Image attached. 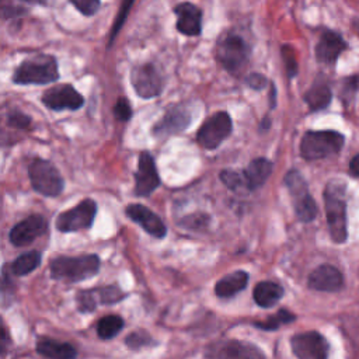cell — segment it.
<instances>
[{"label": "cell", "mask_w": 359, "mask_h": 359, "mask_svg": "<svg viewBox=\"0 0 359 359\" xmlns=\"http://www.w3.org/2000/svg\"><path fill=\"white\" fill-rule=\"evenodd\" d=\"M283 296V287L272 280H262L255 285L252 297L254 302L262 307V309H269L275 306Z\"/></svg>", "instance_id": "obj_25"}, {"label": "cell", "mask_w": 359, "mask_h": 359, "mask_svg": "<svg viewBox=\"0 0 359 359\" xmlns=\"http://www.w3.org/2000/svg\"><path fill=\"white\" fill-rule=\"evenodd\" d=\"M345 48L346 42L338 32L325 29L316 45V59L323 65H335Z\"/></svg>", "instance_id": "obj_20"}, {"label": "cell", "mask_w": 359, "mask_h": 359, "mask_svg": "<svg viewBox=\"0 0 359 359\" xmlns=\"http://www.w3.org/2000/svg\"><path fill=\"white\" fill-rule=\"evenodd\" d=\"M28 178L35 192L43 196H57L65 189V180L59 170L49 161L35 157L28 164Z\"/></svg>", "instance_id": "obj_6"}, {"label": "cell", "mask_w": 359, "mask_h": 359, "mask_svg": "<svg viewBox=\"0 0 359 359\" xmlns=\"http://www.w3.org/2000/svg\"><path fill=\"white\" fill-rule=\"evenodd\" d=\"M123 328L122 317L116 314H109L102 317L97 324V334L101 339H112Z\"/></svg>", "instance_id": "obj_28"}, {"label": "cell", "mask_w": 359, "mask_h": 359, "mask_svg": "<svg viewBox=\"0 0 359 359\" xmlns=\"http://www.w3.org/2000/svg\"><path fill=\"white\" fill-rule=\"evenodd\" d=\"M209 224V216L205 213H195L184 217L181 222V226L187 229H202Z\"/></svg>", "instance_id": "obj_37"}, {"label": "cell", "mask_w": 359, "mask_h": 359, "mask_svg": "<svg viewBox=\"0 0 359 359\" xmlns=\"http://www.w3.org/2000/svg\"><path fill=\"white\" fill-rule=\"evenodd\" d=\"M248 278L250 275L245 271H234L217 280L215 285V293L217 297H231L241 292L247 285H248Z\"/></svg>", "instance_id": "obj_23"}, {"label": "cell", "mask_w": 359, "mask_h": 359, "mask_svg": "<svg viewBox=\"0 0 359 359\" xmlns=\"http://www.w3.org/2000/svg\"><path fill=\"white\" fill-rule=\"evenodd\" d=\"M269 86H271V94H269L271 104H269V107L273 109V108H275V105H276V88H275L273 83H269Z\"/></svg>", "instance_id": "obj_43"}, {"label": "cell", "mask_w": 359, "mask_h": 359, "mask_svg": "<svg viewBox=\"0 0 359 359\" xmlns=\"http://www.w3.org/2000/svg\"><path fill=\"white\" fill-rule=\"evenodd\" d=\"M133 177L136 196H149L160 187V175L154 158L149 151H142L139 154L137 170Z\"/></svg>", "instance_id": "obj_15"}, {"label": "cell", "mask_w": 359, "mask_h": 359, "mask_svg": "<svg viewBox=\"0 0 359 359\" xmlns=\"http://www.w3.org/2000/svg\"><path fill=\"white\" fill-rule=\"evenodd\" d=\"M125 297V293L115 285L80 290L76 296L77 309L81 313L94 311L98 304H115Z\"/></svg>", "instance_id": "obj_16"}, {"label": "cell", "mask_w": 359, "mask_h": 359, "mask_svg": "<svg viewBox=\"0 0 359 359\" xmlns=\"http://www.w3.org/2000/svg\"><path fill=\"white\" fill-rule=\"evenodd\" d=\"M48 229V223L41 215H31L18 222L8 233V240L15 247H24L41 237Z\"/></svg>", "instance_id": "obj_17"}, {"label": "cell", "mask_w": 359, "mask_h": 359, "mask_svg": "<svg viewBox=\"0 0 359 359\" xmlns=\"http://www.w3.org/2000/svg\"><path fill=\"white\" fill-rule=\"evenodd\" d=\"M345 143L344 135L335 130H309L300 140V156L307 160H321L337 154Z\"/></svg>", "instance_id": "obj_4"}, {"label": "cell", "mask_w": 359, "mask_h": 359, "mask_svg": "<svg viewBox=\"0 0 359 359\" xmlns=\"http://www.w3.org/2000/svg\"><path fill=\"white\" fill-rule=\"evenodd\" d=\"M309 286L320 292H337L342 287V275L335 266L324 264L309 275Z\"/></svg>", "instance_id": "obj_21"}, {"label": "cell", "mask_w": 359, "mask_h": 359, "mask_svg": "<svg viewBox=\"0 0 359 359\" xmlns=\"http://www.w3.org/2000/svg\"><path fill=\"white\" fill-rule=\"evenodd\" d=\"M36 352L46 359H76L77 356L73 345L67 342H59L46 337L36 341Z\"/></svg>", "instance_id": "obj_24"}, {"label": "cell", "mask_w": 359, "mask_h": 359, "mask_svg": "<svg viewBox=\"0 0 359 359\" xmlns=\"http://www.w3.org/2000/svg\"><path fill=\"white\" fill-rule=\"evenodd\" d=\"M77 11H80L86 17L94 15L101 6V0H69Z\"/></svg>", "instance_id": "obj_34"}, {"label": "cell", "mask_w": 359, "mask_h": 359, "mask_svg": "<svg viewBox=\"0 0 359 359\" xmlns=\"http://www.w3.org/2000/svg\"><path fill=\"white\" fill-rule=\"evenodd\" d=\"M100 258L95 254H84L77 257L59 255L49 262L50 276L65 282H80L98 273Z\"/></svg>", "instance_id": "obj_2"}, {"label": "cell", "mask_w": 359, "mask_h": 359, "mask_svg": "<svg viewBox=\"0 0 359 359\" xmlns=\"http://www.w3.org/2000/svg\"><path fill=\"white\" fill-rule=\"evenodd\" d=\"M283 181L292 196L293 209L297 219L304 223L314 220L317 216V205L309 192L304 177L297 170H290L286 172Z\"/></svg>", "instance_id": "obj_7"}, {"label": "cell", "mask_w": 359, "mask_h": 359, "mask_svg": "<svg viewBox=\"0 0 359 359\" xmlns=\"http://www.w3.org/2000/svg\"><path fill=\"white\" fill-rule=\"evenodd\" d=\"M272 174V161L265 157H257L243 170L247 191L261 188Z\"/></svg>", "instance_id": "obj_22"}, {"label": "cell", "mask_w": 359, "mask_h": 359, "mask_svg": "<svg viewBox=\"0 0 359 359\" xmlns=\"http://www.w3.org/2000/svg\"><path fill=\"white\" fill-rule=\"evenodd\" d=\"M233 122L226 111H217L206 118L196 132V142L206 150L219 147L231 133Z\"/></svg>", "instance_id": "obj_8"}, {"label": "cell", "mask_w": 359, "mask_h": 359, "mask_svg": "<svg viewBox=\"0 0 359 359\" xmlns=\"http://www.w3.org/2000/svg\"><path fill=\"white\" fill-rule=\"evenodd\" d=\"M358 84H359V76H351V77L345 79L344 90L341 91V98L352 97L355 94V90L358 88Z\"/></svg>", "instance_id": "obj_39"}, {"label": "cell", "mask_w": 359, "mask_h": 359, "mask_svg": "<svg viewBox=\"0 0 359 359\" xmlns=\"http://www.w3.org/2000/svg\"><path fill=\"white\" fill-rule=\"evenodd\" d=\"M345 185L331 181L324 189V206L330 236L335 243H344L348 236L346 202L344 198Z\"/></svg>", "instance_id": "obj_3"}, {"label": "cell", "mask_w": 359, "mask_h": 359, "mask_svg": "<svg viewBox=\"0 0 359 359\" xmlns=\"http://www.w3.org/2000/svg\"><path fill=\"white\" fill-rule=\"evenodd\" d=\"M114 115L118 121L126 122L132 118V107L125 97H119L114 105Z\"/></svg>", "instance_id": "obj_35"}, {"label": "cell", "mask_w": 359, "mask_h": 359, "mask_svg": "<svg viewBox=\"0 0 359 359\" xmlns=\"http://www.w3.org/2000/svg\"><path fill=\"white\" fill-rule=\"evenodd\" d=\"M126 216L137 223L146 233L156 238H164L167 234V227L164 222L147 206L140 203H130L125 209Z\"/></svg>", "instance_id": "obj_18"}, {"label": "cell", "mask_w": 359, "mask_h": 359, "mask_svg": "<svg viewBox=\"0 0 359 359\" xmlns=\"http://www.w3.org/2000/svg\"><path fill=\"white\" fill-rule=\"evenodd\" d=\"M191 122H192V116L189 109L181 104H175L170 107L164 112L161 119L153 125L151 133L156 137L165 139L168 136L184 132L191 125Z\"/></svg>", "instance_id": "obj_13"}, {"label": "cell", "mask_w": 359, "mask_h": 359, "mask_svg": "<svg viewBox=\"0 0 359 359\" xmlns=\"http://www.w3.org/2000/svg\"><path fill=\"white\" fill-rule=\"evenodd\" d=\"M41 252L39 251H28L18 255L14 262L11 264V272L17 276L28 275L35 271L41 264Z\"/></svg>", "instance_id": "obj_27"}, {"label": "cell", "mask_w": 359, "mask_h": 359, "mask_svg": "<svg viewBox=\"0 0 359 359\" xmlns=\"http://www.w3.org/2000/svg\"><path fill=\"white\" fill-rule=\"evenodd\" d=\"M208 359H265V353L257 345L238 341L226 339L210 344L205 352Z\"/></svg>", "instance_id": "obj_10"}, {"label": "cell", "mask_w": 359, "mask_h": 359, "mask_svg": "<svg viewBox=\"0 0 359 359\" xmlns=\"http://www.w3.org/2000/svg\"><path fill=\"white\" fill-rule=\"evenodd\" d=\"M31 116L21 111H11L7 115V123L15 129H27L31 126Z\"/></svg>", "instance_id": "obj_36"}, {"label": "cell", "mask_w": 359, "mask_h": 359, "mask_svg": "<svg viewBox=\"0 0 359 359\" xmlns=\"http://www.w3.org/2000/svg\"><path fill=\"white\" fill-rule=\"evenodd\" d=\"M42 104L52 111H76L84 104L83 95L69 83L53 86L43 91Z\"/></svg>", "instance_id": "obj_12"}, {"label": "cell", "mask_w": 359, "mask_h": 359, "mask_svg": "<svg viewBox=\"0 0 359 359\" xmlns=\"http://www.w3.org/2000/svg\"><path fill=\"white\" fill-rule=\"evenodd\" d=\"M349 172L353 177H359V154L352 157V160L349 163Z\"/></svg>", "instance_id": "obj_41"}, {"label": "cell", "mask_w": 359, "mask_h": 359, "mask_svg": "<svg viewBox=\"0 0 359 359\" xmlns=\"http://www.w3.org/2000/svg\"><path fill=\"white\" fill-rule=\"evenodd\" d=\"M133 3H135V0H122L121 7H119V11H118V14H116V18H115V21H114V24H112V27H111L108 48L112 45V42L115 41L118 32H119L121 28L123 27L125 21H126V17H128V14H129V11H130Z\"/></svg>", "instance_id": "obj_31"}, {"label": "cell", "mask_w": 359, "mask_h": 359, "mask_svg": "<svg viewBox=\"0 0 359 359\" xmlns=\"http://www.w3.org/2000/svg\"><path fill=\"white\" fill-rule=\"evenodd\" d=\"M177 15L175 28L180 34L187 36H198L202 32V10L188 1L180 3L174 7Z\"/></svg>", "instance_id": "obj_19"}, {"label": "cell", "mask_w": 359, "mask_h": 359, "mask_svg": "<svg viewBox=\"0 0 359 359\" xmlns=\"http://www.w3.org/2000/svg\"><path fill=\"white\" fill-rule=\"evenodd\" d=\"M294 318H296V317H294L293 313H290V311L286 310V309H280V310L276 311L273 316L268 317V318L264 320V321H255V323H252V325L257 327V328H259V330L273 331V330H276V328H279V327H282V325H285V324H289V323L294 321Z\"/></svg>", "instance_id": "obj_29"}, {"label": "cell", "mask_w": 359, "mask_h": 359, "mask_svg": "<svg viewBox=\"0 0 359 359\" xmlns=\"http://www.w3.org/2000/svg\"><path fill=\"white\" fill-rule=\"evenodd\" d=\"M331 98L332 94L328 84L321 81L313 83V86L303 95V100L309 105L310 111H320L327 108L328 104L331 102Z\"/></svg>", "instance_id": "obj_26"}, {"label": "cell", "mask_w": 359, "mask_h": 359, "mask_svg": "<svg viewBox=\"0 0 359 359\" xmlns=\"http://www.w3.org/2000/svg\"><path fill=\"white\" fill-rule=\"evenodd\" d=\"M216 59L233 76H238L250 60V45L236 34H226L216 43Z\"/></svg>", "instance_id": "obj_5"}, {"label": "cell", "mask_w": 359, "mask_h": 359, "mask_svg": "<svg viewBox=\"0 0 359 359\" xmlns=\"http://www.w3.org/2000/svg\"><path fill=\"white\" fill-rule=\"evenodd\" d=\"M59 79L57 60L52 55L39 53L25 59L13 73V83L18 86H42L55 83Z\"/></svg>", "instance_id": "obj_1"}, {"label": "cell", "mask_w": 359, "mask_h": 359, "mask_svg": "<svg viewBox=\"0 0 359 359\" xmlns=\"http://www.w3.org/2000/svg\"><path fill=\"white\" fill-rule=\"evenodd\" d=\"M245 83L252 90H264L269 84L268 79L264 74L257 73V72H251L250 74H247Z\"/></svg>", "instance_id": "obj_38"}, {"label": "cell", "mask_w": 359, "mask_h": 359, "mask_svg": "<svg viewBox=\"0 0 359 359\" xmlns=\"http://www.w3.org/2000/svg\"><path fill=\"white\" fill-rule=\"evenodd\" d=\"M290 346L297 359H327L328 356V342L317 331L293 335Z\"/></svg>", "instance_id": "obj_14"}, {"label": "cell", "mask_w": 359, "mask_h": 359, "mask_svg": "<svg viewBox=\"0 0 359 359\" xmlns=\"http://www.w3.org/2000/svg\"><path fill=\"white\" fill-rule=\"evenodd\" d=\"M22 3H27V4H39V6H45L46 4V0H20Z\"/></svg>", "instance_id": "obj_44"}, {"label": "cell", "mask_w": 359, "mask_h": 359, "mask_svg": "<svg viewBox=\"0 0 359 359\" xmlns=\"http://www.w3.org/2000/svg\"><path fill=\"white\" fill-rule=\"evenodd\" d=\"M269 128H271V118H269L268 115H265V116L261 119V122L258 123V132H259V133H265V132L269 130Z\"/></svg>", "instance_id": "obj_42"}, {"label": "cell", "mask_w": 359, "mask_h": 359, "mask_svg": "<svg viewBox=\"0 0 359 359\" xmlns=\"http://www.w3.org/2000/svg\"><path fill=\"white\" fill-rule=\"evenodd\" d=\"M27 13V8L22 6H15V4H3L1 14L3 18H14L18 15H22Z\"/></svg>", "instance_id": "obj_40"}, {"label": "cell", "mask_w": 359, "mask_h": 359, "mask_svg": "<svg viewBox=\"0 0 359 359\" xmlns=\"http://www.w3.org/2000/svg\"><path fill=\"white\" fill-rule=\"evenodd\" d=\"M97 215V203L91 198H86L72 209L57 215L55 226L62 233H73L90 229Z\"/></svg>", "instance_id": "obj_9"}, {"label": "cell", "mask_w": 359, "mask_h": 359, "mask_svg": "<svg viewBox=\"0 0 359 359\" xmlns=\"http://www.w3.org/2000/svg\"><path fill=\"white\" fill-rule=\"evenodd\" d=\"M280 55L285 62V67L289 77H294L297 74V59L294 55V49L290 45H282Z\"/></svg>", "instance_id": "obj_33"}, {"label": "cell", "mask_w": 359, "mask_h": 359, "mask_svg": "<svg viewBox=\"0 0 359 359\" xmlns=\"http://www.w3.org/2000/svg\"><path fill=\"white\" fill-rule=\"evenodd\" d=\"M125 344L129 349L137 351L149 345H156V341H153L151 337L144 331H135L128 334V337L125 338Z\"/></svg>", "instance_id": "obj_32"}, {"label": "cell", "mask_w": 359, "mask_h": 359, "mask_svg": "<svg viewBox=\"0 0 359 359\" xmlns=\"http://www.w3.org/2000/svg\"><path fill=\"white\" fill-rule=\"evenodd\" d=\"M130 84L140 98L150 100L163 91V77L153 63H142L132 69Z\"/></svg>", "instance_id": "obj_11"}, {"label": "cell", "mask_w": 359, "mask_h": 359, "mask_svg": "<svg viewBox=\"0 0 359 359\" xmlns=\"http://www.w3.org/2000/svg\"><path fill=\"white\" fill-rule=\"evenodd\" d=\"M219 178L231 191H240V189L247 191L243 170L241 171H237V170H233V168L222 170L220 174H219Z\"/></svg>", "instance_id": "obj_30"}]
</instances>
